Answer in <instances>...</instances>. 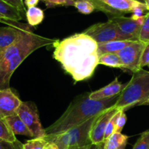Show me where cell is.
Here are the masks:
<instances>
[{
    "mask_svg": "<svg viewBox=\"0 0 149 149\" xmlns=\"http://www.w3.org/2000/svg\"><path fill=\"white\" fill-rule=\"evenodd\" d=\"M53 46L54 58L75 81L90 79L99 65L97 43L83 32L58 39Z\"/></svg>",
    "mask_w": 149,
    "mask_h": 149,
    "instance_id": "6da1fadb",
    "label": "cell"
},
{
    "mask_svg": "<svg viewBox=\"0 0 149 149\" xmlns=\"http://www.w3.org/2000/svg\"><path fill=\"white\" fill-rule=\"evenodd\" d=\"M57 40L34 33L30 26L22 30L15 42L0 53V90L10 87L12 75L29 55Z\"/></svg>",
    "mask_w": 149,
    "mask_h": 149,
    "instance_id": "7a4b0ae2",
    "label": "cell"
},
{
    "mask_svg": "<svg viewBox=\"0 0 149 149\" xmlns=\"http://www.w3.org/2000/svg\"><path fill=\"white\" fill-rule=\"evenodd\" d=\"M85 93L74 99L62 116L45 129V138L56 136L81 125L114 105L119 95L102 100H92Z\"/></svg>",
    "mask_w": 149,
    "mask_h": 149,
    "instance_id": "3957f363",
    "label": "cell"
},
{
    "mask_svg": "<svg viewBox=\"0 0 149 149\" xmlns=\"http://www.w3.org/2000/svg\"><path fill=\"white\" fill-rule=\"evenodd\" d=\"M149 100V71L142 68L134 73L132 79L127 83L113 106L117 110L126 111L136 106L143 105Z\"/></svg>",
    "mask_w": 149,
    "mask_h": 149,
    "instance_id": "277c9868",
    "label": "cell"
},
{
    "mask_svg": "<svg viewBox=\"0 0 149 149\" xmlns=\"http://www.w3.org/2000/svg\"><path fill=\"white\" fill-rule=\"evenodd\" d=\"M100 115V114H99ZM94 116L88 119L81 125L76 127L70 129L56 136L49 138H45L47 142H54L55 143H61L67 148L81 147L92 144L90 141V132L93 125L97 117Z\"/></svg>",
    "mask_w": 149,
    "mask_h": 149,
    "instance_id": "5b68a950",
    "label": "cell"
},
{
    "mask_svg": "<svg viewBox=\"0 0 149 149\" xmlns=\"http://www.w3.org/2000/svg\"><path fill=\"white\" fill-rule=\"evenodd\" d=\"M83 33L90 36L97 44L116 40L138 41L132 36L122 32L119 26L111 20L106 23H98L93 25L84 30Z\"/></svg>",
    "mask_w": 149,
    "mask_h": 149,
    "instance_id": "8992f818",
    "label": "cell"
},
{
    "mask_svg": "<svg viewBox=\"0 0 149 149\" xmlns=\"http://www.w3.org/2000/svg\"><path fill=\"white\" fill-rule=\"evenodd\" d=\"M95 10L104 13L109 19L124 16L127 13H133L137 7L145 3L137 0H90Z\"/></svg>",
    "mask_w": 149,
    "mask_h": 149,
    "instance_id": "52a82bcc",
    "label": "cell"
},
{
    "mask_svg": "<svg viewBox=\"0 0 149 149\" xmlns=\"http://www.w3.org/2000/svg\"><path fill=\"white\" fill-rule=\"evenodd\" d=\"M16 113L22 119L33 135V138H45V130L39 119L36 104L31 101L22 102L16 111Z\"/></svg>",
    "mask_w": 149,
    "mask_h": 149,
    "instance_id": "ba28073f",
    "label": "cell"
},
{
    "mask_svg": "<svg viewBox=\"0 0 149 149\" xmlns=\"http://www.w3.org/2000/svg\"><path fill=\"white\" fill-rule=\"evenodd\" d=\"M146 46V44L135 41L118 52L117 55L123 64V70H128L134 74L142 69L141 57Z\"/></svg>",
    "mask_w": 149,
    "mask_h": 149,
    "instance_id": "9c48e42d",
    "label": "cell"
},
{
    "mask_svg": "<svg viewBox=\"0 0 149 149\" xmlns=\"http://www.w3.org/2000/svg\"><path fill=\"white\" fill-rule=\"evenodd\" d=\"M117 111L113 105L99 115L90 132V141L93 145H97L104 142V133L106 126Z\"/></svg>",
    "mask_w": 149,
    "mask_h": 149,
    "instance_id": "30bf717a",
    "label": "cell"
},
{
    "mask_svg": "<svg viewBox=\"0 0 149 149\" xmlns=\"http://www.w3.org/2000/svg\"><path fill=\"white\" fill-rule=\"evenodd\" d=\"M22 102L10 87L0 90V117L6 118L16 113Z\"/></svg>",
    "mask_w": 149,
    "mask_h": 149,
    "instance_id": "8fae6325",
    "label": "cell"
},
{
    "mask_svg": "<svg viewBox=\"0 0 149 149\" xmlns=\"http://www.w3.org/2000/svg\"><path fill=\"white\" fill-rule=\"evenodd\" d=\"M145 15L138 19H133L132 17H128L125 16H119V17H112L109 20L114 22L122 32L130 36H132V37L139 41L140 32L145 20Z\"/></svg>",
    "mask_w": 149,
    "mask_h": 149,
    "instance_id": "7c38bea8",
    "label": "cell"
},
{
    "mask_svg": "<svg viewBox=\"0 0 149 149\" xmlns=\"http://www.w3.org/2000/svg\"><path fill=\"white\" fill-rule=\"evenodd\" d=\"M126 84H122L119 82L118 78L114 79L113 81H112L110 84L105 87H102L100 90H97L96 91L90 93V99L95 100H106V99L111 98V97H116L121 94L125 87H126Z\"/></svg>",
    "mask_w": 149,
    "mask_h": 149,
    "instance_id": "4fadbf2b",
    "label": "cell"
},
{
    "mask_svg": "<svg viewBox=\"0 0 149 149\" xmlns=\"http://www.w3.org/2000/svg\"><path fill=\"white\" fill-rule=\"evenodd\" d=\"M29 26H30L28 23L27 26L23 28L9 26L0 27V53L15 42L22 30Z\"/></svg>",
    "mask_w": 149,
    "mask_h": 149,
    "instance_id": "5bb4252c",
    "label": "cell"
},
{
    "mask_svg": "<svg viewBox=\"0 0 149 149\" xmlns=\"http://www.w3.org/2000/svg\"><path fill=\"white\" fill-rule=\"evenodd\" d=\"M4 119L15 135H24V136L33 138V135L31 131L29 130V128L26 127L24 122L22 121V119L19 117L17 113L7 116Z\"/></svg>",
    "mask_w": 149,
    "mask_h": 149,
    "instance_id": "9a60e30c",
    "label": "cell"
},
{
    "mask_svg": "<svg viewBox=\"0 0 149 149\" xmlns=\"http://www.w3.org/2000/svg\"><path fill=\"white\" fill-rule=\"evenodd\" d=\"M133 42L135 41L116 40L106 42V43L97 44L99 56L105 53H118L119 51L123 49Z\"/></svg>",
    "mask_w": 149,
    "mask_h": 149,
    "instance_id": "2e32d148",
    "label": "cell"
},
{
    "mask_svg": "<svg viewBox=\"0 0 149 149\" xmlns=\"http://www.w3.org/2000/svg\"><path fill=\"white\" fill-rule=\"evenodd\" d=\"M128 138L127 135L121 132H114L105 141L104 149H125Z\"/></svg>",
    "mask_w": 149,
    "mask_h": 149,
    "instance_id": "e0dca14e",
    "label": "cell"
},
{
    "mask_svg": "<svg viewBox=\"0 0 149 149\" xmlns=\"http://www.w3.org/2000/svg\"><path fill=\"white\" fill-rule=\"evenodd\" d=\"M0 14L10 20L20 21L24 18L25 13L13 6L10 5L5 1L0 0Z\"/></svg>",
    "mask_w": 149,
    "mask_h": 149,
    "instance_id": "ac0fdd59",
    "label": "cell"
},
{
    "mask_svg": "<svg viewBox=\"0 0 149 149\" xmlns=\"http://www.w3.org/2000/svg\"><path fill=\"white\" fill-rule=\"evenodd\" d=\"M26 20L30 26H36L40 24L45 18L44 11L37 7H29L26 13Z\"/></svg>",
    "mask_w": 149,
    "mask_h": 149,
    "instance_id": "d6986e66",
    "label": "cell"
},
{
    "mask_svg": "<svg viewBox=\"0 0 149 149\" xmlns=\"http://www.w3.org/2000/svg\"><path fill=\"white\" fill-rule=\"evenodd\" d=\"M99 64L123 69V64L117 53H105L99 56Z\"/></svg>",
    "mask_w": 149,
    "mask_h": 149,
    "instance_id": "ffe728a7",
    "label": "cell"
},
{
    "mask_svg": "<svg viewBox=\"0 0 149 149\" xmlns=\"http://www.w3.org/2000/svg\"><path fill=\"white\" fill-rule=\"evenodd\" d=\"M0 140L9 142H15L17 141L5 119L1 117H0Z\"/></svg>",
    "mask_w": 149,
    "mask_h": 149,
    "instance_id": "44dd1931",
    "label": "cell"
},
{
    "mask_svg": "<svg viewBox=\"0 0 149 149\" xmlns=\"http://www.w3.org/2000/svg\"><path fill=\"white\" fill-rule=\"evenodd\" d=\"M80 13L84 15L91 14L95 10L94 4L90 0H77L74 6Z\"/></svg>",
    "mask_w": 149,
    "mask_h": 149,
    "instance_id": "7402d4cb",
    "label": "cell"
},
{
    "mask_svg": "<svg viewBox=\"0 0 149 149\" xmlns=\"http://www.w3.org/2000/svg\"><path fill=\"white\" fill-rule=\"evenodd\" d=\"M47 143L45 138H33L23 144V149H44Z\"/></svg>",
    "mask_w": 149,
    "mask_h": 149,
    "instance_id": "603a6c76",
    "label": "cell"
},
{
    "mask_svg": "<svg viewBox=\"0 0 149 149\" xmlns=\"http://www.w3.org/2000/svg\"><path fill=\"white\" fill-rule=\"evenodd\" d=\"M139 41L146 45H149V13L145 15V20L140 32Z\"/></svg>",
    "mask_w": 149,
    "mask_h": 149,
    "instance_id": "cb8c5ba5",
    "label": "cell"
},
{
    "mask_svg": "<svg viewBox=\"0 0 149 149\" xmlns=\"http://www.w3.org/2000/svg\"><path fill=\"white\" fill-rule=\"evenodd\" d=\"M115 132H122L127 122V116L125 111L118 110L115 114Z\"/></svg>",
    "mask_w": 149,
    "mask_h": 149,
    "instance_id": "d4e9b609",
    "label": "cell"
},
{
    "mask_svg": "<svg viewBox=\"0 0 149 149\" xmlns=\"http://www.w3.org/2000/svg\"><path fill=\"white\" fill-rule=\"evenodd\" d=\"M47 8L58 6H74L77 0H42Z\"/></svg>",
    "mask_w": 149,
    "mask_h": 149,
    "instance_id": "484cf974",
    "label": "cell"
},
{
    "mask_svg": "<svg viewBox=\"0 0 149 149\" xmlns=\"http://www.w3.org/2000/svg\"><path fill=\"white\" fill-rule=\"evenodd\" d=\"M132 149H149V130L142 133Z\"/></svg>",
    "mask_w": 149,
    "mask_h": 149,
    "instance_id": "4316f807",
    "label": "cell"
},
{
    "mask_svg": "<svg viewBox=\"0 0 149 149\" xmlns=\"http://www.w3.org/2000/svg\"><path fill=\"white\" fill-rule=\"evenodd\" d=\"M23 144L17 140L15 142L1 141L0 140V149H23Z\"/></svg>",
    "mask_w": 149,
    "mask_h": 149,
    "instance_id": "83f0119b",
    "label": "cell"
},
{
    "mask_svg": "<svg viewBox=\"0 0 149 149\" xmlns=\"http://www.w3.org/2000/svg\"><path fill=\"white\" fill-rule=\"evenodd\" d=\"M116 114V113H115ZM115 114L113 115V117L111 119L108 123L107 126H106V130H105L104 133V140H107L110 136H111L113 133L115 132V122H116V117H115Z\"/></svg>",
    "mask_w": 149,
    "mask_h": 149,
    "instance_id": "f1b7e54d",
    "label": "cell"
},
{
    "mask_svg": "<svg viewBox=\"0 0 149 149\" xmlns=\"http://www.w3.org/2000/svg\"><path fill=\"white\" fill-rule=\"evenodd\" d=\"M2 1H5L6 3L9 4L10 5L18 9V10H20L22 13L26 14V8H25L24 2L23 1V0H2Z\"/></svg>",
    "mask_w": 149,
    "mask_h": 149,
    "instance_id": "f546056e",
    "label": "cell"
},
{
    "mask_svg": "<svg viewBox=\"0 0 149 149\" xmlns=\"http://www.w3.org/2000/svg\"><path fill=\"white\" fill-rule=\"evenodd\" d=\"M149 65V45H146L143 52L142 57L141 61V68H143L145 66H148Z\"/></svg>",
    "mask_w": 149,
    "mask_h": 149,
    "instance_id": "4dcf8cb0",
    "label": "cell"
},
{
    "mask_svg": "<svg viewBox=\"0 0 149 149\" xmlns=\"http://www.w3.org/2000/svg\"><path fill=\"white\" fill-rule=\"evenodd\" d=\"M39 2V0H25L24 4L29 8V7H36Z\"/></svg>",
    "mask_w": 149,
    "mask_h": 149,
    "instance_id": "1f68e13d",
    "label": "cell"
},
{
    "mask_svg": "<svg viewBox=\"0 0 149 149\" xmlns=\"http://www.w3.org/2000/svg\"><path fill=\"white\" fill-rule=\"evenodd\" d=\"M44 149H59L58 146L54 142H48Z\"/></svg>",
    "mask_w": 149,
    "mask_h": 149,
    "instance_id": "d6a6232c",
    "label": "cell"
},
{
    "mask_svg": "<svg viewBox=\"0 0 149 149\" xmlns=\"http://www.w3.org/2000/svg\"><path fill=\"white\" fill-rule=\"evenodd\" d=\"M105 147V141L100 143L97 144V145H93L92 146L91 149H104Z\"/></svg>",
    "mask_w": 149,
    "mask_h": 149,
    "instance_id": "836d02e7",
    "label": "cell"
},
{
    "mask_svg": "<svg viewBox=\"0 0 149 149\" xmlns=\"http://www.w3.org/2000/svg\"><path fill=\"white\" fill-rule=\"evenodd\" d=\"M92 146L93 144H90V145L84 146L81 147H74V148H68V149H91Z\"/></svg>",
    "mask_w": 149,
    "mask_h": 149,
    "instance_id": "e575fe53",
    "label": "cell"
},
{
    "mask_svg": "<svg viewBox=\"0 0 149 149\" xmlns=\"http://www.w3.org/2000/svg\"><path fill=\"white\" fill-rule=\"evenodd\" d=\"M57 145L58 146V148H59V149H68V148H67V147H65V146L62 145V144L61 143H56Z\"/></svg>",
    "mask_w": 149,
    "mask_h": 149,
    "instance_id": "d590c367",
    "label": "cell"
},
{
    "mask_svg": "<svg viewBox=\"0 0 149 149\" xmlns=\"http://www.w3.org/2000/svg\"><path fill=\"white\" fill-rule=\"evenodd\" d=\"M145 4H146V5L147 10L149 11V0H146V1H145Z\"/></svg>",
    "mask_w": 149,
    "mask_h": 149,
    "instance_id": "8d00e7d4",
    "label": "cell"
},
{
    "mask_svg": "<svg viewBox=\"0 0 149 149\" xmlns=\"http://www.w3.org/2000/svg\"><path fill=\"white\" fill-rule=\"evenodd\" d=\"M143 105H149V100H147L146 102H145V103H143Z\"/></svg>",
    "mask_w": 149,
    "mask_h": 149,
    "instance_id": "74e56055",
    "label": "cell"
},
{
    "mask_svg": "<svg viewBox=\"0 0 149 149\" xmlns=\"http://www.w3.org/2000/svg\"><path fill=\"white\" fill-rule=\"evenodd\" d=\"M137 1H141V2H143V3H145V1H144V0H137Z\"/></svg>",
    "mask_w": 149,
    "mask_h": 149,
    "instance_id": "f35d334b",
    "label": "cell"
},
{
    "mask_svg": "<svg viewBox=\"0 0 149 149\" xmlns=\"http://www.w3.org/2000/svg\"><path fill=\"white\" fill-rule=\"evenodd\" d=\"M146 1V0H144V1Z\"/></svg>",
    "mask_w": 149,
    "mask_h": 149,
    "instance_id": "ab89813d",
    "label": "cell"
},
{
    "mask_svg": "<svg viewBox=\"0 0 149 149\" xmlns=\"http://www.w3.org/2000/svg\"><path fill=\"white\" fill-rule=\"evenodd\" d=\"M148 67H149V65H148Z\"/></svg>",
    "mask_w": 149,
    "mask_h": 149,
    "instance_id": "60d3db41",
    "label": "cell"
}]
</instances>
